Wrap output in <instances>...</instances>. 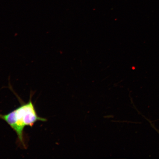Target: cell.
Returning <instances> with one entry per match:
<instances>
[{"label":"cell","instance_id":"1","mask_svg":"<svg viewBox=\"0 0 159 159\" xmlns=\"http://www.w3.org/2000/svg\"><path fill=\"white\" fill-rule=\"evenodd\" d=\"M0 118L9 125L16 134L19 142L24 148H26L24 129L26 127H32L38 121L45 122L47 119L37 114L31 97L29 102L5 115L0 114Z\"/></svg>","mask_w":159,"mask_h":159}]
</instances>
